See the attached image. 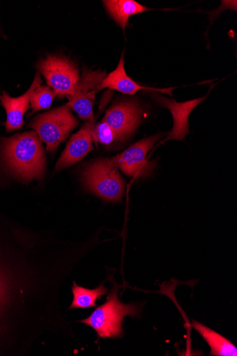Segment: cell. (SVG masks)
Masks as SVG:
<instances>
[{
  "label": "cell",
  "mask_w": 237,
  "mask_h": 356,
  "mask_svg": "<svg viewBox=\"0 0 237 356\" xmlns=\"http://www.w3.org/2000/svg\"><path fill=\"white\" fill-rule=\"evenodd\" d=\"M38 134L28 132L4 139L0 157L7 169L24 181L41 179L45 172V155Z\"/></svg>",
  "instance_id": "1"
},
{
  "label": "cell",
  "mask_w": 237,
  "mask_h": 356,
  "mask_svg": "<svg viewBox=\"0 0 237 356\" xmlns=\"http://www.w3.org/2000/svg\"><path fill=\"white\" fill-rule=\"evenodd\" d=\"M140 311L141 308L138 305L122 303L118 298L117 289L113 287L107 302L97 307L88 318L81 322L92 327L99 338H119L123 335L122 323L124 318L127 316L136 317Z\"/></svg>",
  "instance_id": "2"
},
{
  "label": "cell",
  "mask_w": 237,
  "mask_h": 356,
  "mask_svg": "<svg viewBox=\"0 0 237 356\" xmlns=\"http://www.w3.org/2000/svg\"><path fill=\"white\" fill-rule=\"evenodd\" d=\"M85 189L110 202L124 196L125 183L112 159H99L86 165L81 173Z\"/></svg>",
  "instance_id": "3"
},
{
  "label": "cell",
  "mask_w": 237,
  "mask_h": 356,
  "mask_svg": "<svg viewBox=\"0 0 237 356\" xmlns=\"http://www.w3.org/2000/svg\"><path fill=\"white\" fill-rule=\"evenodd\" d=\"M78 124L70 107L65 105L39 115L31 122L30 127L46 143L47 150L54 152Z\"/></svg>",
  "instance_id": "4"
},
{
  "label": "cell",
  "mask_w": 237,
  "mask_h": 356,
  "mask_svg": "<svg viewBox=\"0 0 237 356\" xmlns=\"http://www.w3.org/2000/svg\"><path fill=\"white\" fill-rule=\"evenodd\" d=\"M38 67L59 99L70 96L80 80L76 65L64 57L49 55L40 60Z\"/></svg>",
  "instance_id": "5"
},
{
  "label": "cell",
  "mask_w": 237,
  "mask_h": 356,
  "mask_svg": "<svg viewBox=\"0 0 237 356\" xmlns=\"http://www.w3.org/2000/svg\"><path fill=\"white\" fill-rule=\"evenodd\" d=\"M163 136V134H159L135 143L113 158L114 163L129 177L145 178L149 176L156 168V163L148 160L147 154Z\"/></svg>",
  "instance_id": "6"
},
{
  "label": "cell",
  "mask_w": 237,
  "mask_h": 356,
  "mask_svg": "<svg viewBox=\"0 0 237 356\" xmlns=\"http://www.w3.org/2000/svg\"><path fill=\"white\" fill-rule=\"evenodd\" d=\"M106 76V72L84 69L74 92L67 97L69 103L66 106L83 120L90 121L95 119L93 106L95 95L99 91V85Z\"/></svg>",
  "instance_id": "7"
},
{
  "label": "cell",
  "mask_w": 237,
  "mask_h": 356,
  "mask_svg": "<svg viewBox=\"0 0 237 356\" xmlns=\"http://www.w3.org/2000/svg\"><path fill=\"white\" fill-rule=\"evenodd\" d=\"M142 110L134 102H122L113 106L103 120L115 133L116 141L124 142L136 131L141 122Z\"/></svg>",
  "instance_id": "8"
},
{
  "label": "cell",
  "mask_w": 237,
  "mask_h": 356,
  "mask_svg": "<svg viewBox=\"0 0 237 356\" xmlns=\"http://www.w3.org/2000/svg\"><path fill=\"white\" fill-rule=\"evenodd\" d=\"M210 92L202 98L179 103L174 99H169L161 95L158 92L150 91L152 99L161 106L170 111L174 118L172 131L161 143L173 140L183 141L190 134L188 119L192 111L203 101H205Z\"/></svg>",
  "instance_id": "9"
},
{
  "label": "cell",
  "mask_w": 237,
  "mask_h": 356,
  "mask_svg": "<svg viewBox=\"0 0 237 356\" xmlns=\"http://www.w3.org/2000/svg\"><path fill=\"white\" fill-rule=\"evenodd\" d=\"M95 125V118L85 123L80 131L72 137L58 161L55 172L78 163L93 150L92 131Z\"/></svg>",
  "instance_id": "10"
},
{
  "label": "cell",
  "mask_w": 237,
  "mask_h": 356,
  "mask_svg": "<svg viewBox=\"0 0 237 356\" xmlns=\"http://www.w3.org/2000/svg\"><path fill=\"white\" fill-rule=\"evenodd\" d=\"M42 80L40 73L38 72L28 90L17 98H13L6 91L0 94V102L6 108L7 120L6 122L8 133L17 131L24 124V115L29 108L31 94L41 86Z\"/></svg>",
  "instance_id": "11"
},
{
  "label": "cell",
  "mask_w": 237,
  "mask_h": 356,
  "mask_svg": "<svg viewBox=\"0 0 237 356\" xmlns=\"http://www.w3.org/2000/svg\"><path fill=\"white\" fill-rule=\"evenodd\" d=\"M109 88L117 90L123 94L133 95L140 90L155 91L161 93H166L172 95L174 88H154L144 86L133 81L126 73L124 69V54L122 53L117 67L111 74L107 75L105 79L99 85V91Z\"/></svg>",
  "instance_id": "12"
},
{
  "label": "cell",
  "mask_w": 237,
  "mask_h": 356,
  "mask_svg": "<svg viewBox=\"0 0 237 356\" xmlns=\"http://www.w3.org/2000/svg\"><path fill=\"white\" fill-rule=\"evenodd\" d=\"M103 3L108 14L123 29L131 17L152 10L133 0H105Z\"/></svg>",
  "instance_id": "13"
},
{
  "label": "cell",
  "mask_w": 237,
  "mask_h": 356,
  "mask_svg": "<svg viewBox=\"0 0 237 356\" xmlns=\"http://www.w3.org/2000/svg\"><path fill=\"white\" fill-rule=\"evenodd\" d=\"M192 327L204 339L211 348V355L236 356V347L227 338L202 323L193 321Z\"/></svg>",
  "instance_id": "14"
},
{
  "label": "cell",
  "mask_w": 237,
  "mask_h": 356,
  "mask_svg": "<svg viewBox=\"0 0 237 356\" xmlns=\"http://www.w3.org/2000/svg\"><path fill=\"white\" fill-rule=\"evenodd\" d=\"M108 288H106L104 284H101L95 289H88L77 285L74 282L72 286L74 300L70 309L96 307L97 300L101 296L108 294Z\"/></svg>",
  "instance_id": "15"
},
{
  "label": "cell",
  "mask_w": 237,
  "mask_h": 356,
  "mask_svg": "<svg viewBox=\"0 0 237 356\" xmlns=\"http://www.w3.org/2000/svg\"><path fill=\"white\" fill-rule=\"evenodd\" d=\"M55 92L49 87L40 86L33 92L30 99L31 106L33 112L48 109L55 98Z\"/></svg>",
  "instance_id": "16"
},
{
  "label": "cell",
  "mask_w": 237,
  "mask_h": 356,
  "mask_svg": "<svg viewBox=\"0 0 237 356\" xmlns=\"http://www.w3.org/2000/svg\"><path fill=\"white\" fill-rule=\"evenodd\" d=\"M92 138L96 144H101L107 147L112 145L116 141L113 129L104 120L95 125Z\"/></svg>",
  "instance_id": "17"
},
{
  "label": "cell",
  "mask_w": 237,
  "mask_h": 356,
  "mask_svg": "<svg viewBox=\"0 0 237 356\" xmlns=\"http://www.w3.org/2000/svg\"><path fill=\"white\" fill-rule=\"evenodd\" d=\"M3 280L1 279V277H0V306H1V303H2V301H3Z\"/></svg>",
  "instance_id": "18"
}]
</instances>
